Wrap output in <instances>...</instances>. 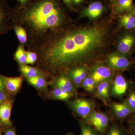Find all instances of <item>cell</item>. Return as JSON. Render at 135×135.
I'll return each mask as SVG.
<instances>
[{
	"label": "cell",
	"instance_id": "13",
	"mask_svg": "<svg viewBox=\"0 0 135 135\" xmlns=\"http://www.w3.org/2000/svg\"><path fill=\"white\" fill-rule=\"evenodd\" d=\"M111 106L115 115L119 119L126 118L134 112L127 101L122 103H112Z\"/></svg>",
	"mask_w": 135,
	"mask_h": 135
},
{
	"label": "cell",
	"instance_id": "33",
	"mask_svg": "<svg viewBox=\"0 0 135 135\" xmlns=\"http://www.w3.org/2000/svg\"><path fill=\"white\" fill-rule=\"evenodd\" d=\"M73 4L74 5H78L81 4L84 2V0H72Z\"/></svg>",
	"mask_w": 135,
	"mask_h": 135
},
{
	"label": "cell",
	"instance_id": "16",
	"mask_svg": "<svg viewBox=\"0 0 135 135\" xmlns=\"http://www.w3.org/2000/svg\"><path fill=\"white\" fill-rule=\"evenodd\" d=\"M27 82L30 85L43 93H47L48 91L49 81L46 77L38 76L33 78H25Z\"/></svg>",
	"mask_w": 135,
	"mask_h": 135
},
{
	"label": "cell",
	"instance_id": "35",
	"mask_svg": "<svg viewBox=\"0 0 135 135\" xmlns=\"http://www.w3.org/2000/svg\"><path fill=\"white\" fill-rule=\"evenodd\" d=\"M131 124L133 127L135 129V116H134L131 120Z\"/></svg>",
	"mask_w": 135,
	"mask_h": 135
},
{
	"label": "cell",
	"instance_id": "18",
	"mask_svg": "<svg viewBox=\"0 0 135 135\" xmlns=\"http://www.w3.org/2000/svg\"><path fill=\"white\" fill-rule=\"evenodd\" d=\"M20 70L25 78H33L38 76L46 77L47 74L38 68L25 65H21Z\"/></svg>",
	"mask_w": 135,
	"mask_h": 135
},
{
	"label": "cell",
	"instance_id": "9",
	"mask_svg": "<svg viewBox=\"0 0 135 135\" xmlns=\"http://www.w3.org/2000/svg\"><path fill=\"white\" fill-rule=\"evenodd\" d=\"M13 102L10 98L0 105V124L4 128L12 126L10 117Z\"/></svg>",
	"mask_w": 135,
	"mask_h": 135
},
{
	"label": "cell",
	"instance_id": "14",
	"mask_svg": "<svg viewBox=\"0 0 135 135\" xmlns=\"http://www.w3.org/2000/svg\"><path fill=\"white\" fill-rule=\"evenodd\" d=\"M128 88V83L121 75L116 76L113 84L112 94L116 96H121L126 93Z\"/></svg>",
	"mask_w": 135,
	"mask_h": 135
},
{
	"label": "cell",
	"instance_id": "38",
	"mask_svg": "<svg viewBox=\"0 0 135 135\" xmlns=\"http://www.w3.org/2000/svg\"><path fill=\"white\" fill-rule=\"evenodd\" d=\"M133 14L135 16V6H134V9H133Z\"/></svg>",
	"mask_w": 135,
	"mask_h": 135
},
{
	"label": "cell",
	"instance_id": "23",
	"mask_svg": "<svg viewBox=\"0 0 135 135\" xmlns=\"http://www.w3.org/2000/svg\"><path fill=\"white\" fill-rule=\"evenodd\" d=\"M14 30L19 41L22 44L26 42L27 36L26 31L22 27L19 25H15Z\"/></svg>",
	"mask_w": 135,
	"mask_h": 135
},
{
	"label": "cell",
	"instance_id": "12",
	"mask_svg": "<svg viewBox=\"0 0 135 135\" xmlns=\"http://www.w3.org/2000/svg\"><path fill=\"white\" fill-rule=\"evenodd\" d=\"M67 75L75 86L77 87L81 85L86 77L87 72L86 69L82 66H76L68 71Z\"/></svg>",
	"mask_w": 135,
	"mask_h": 135
},
{
	"label": "cell",
	"instance_id": "7",
	"mask_svg": "<svg viewBox=\"0 0 135 135\" xmlns=\"http://www.w3.org/2000/svg\"><path fill=\"white\" fill-rule=\"evenodd\" d=\"M6 91L11 95L17 94L21 89L23 77L22 75L16 77H7L2 75Z\"/></svg>",
	"mask_w": 135,
	"mask_h": 135
},
{
	"label": "cell",
	"instance_id": "2",
	"mask_svg": "<svg viewBox=\"0 0 135 135\" xmlns=\"http://www.w3.org/2000/svg\"><path fill=\"white\" fill-rule=\"evenodd\" d=\"M14 20L19 18L36 35L55 31L62 24L64 12L58 0H30L13 9Z\"/></svg>",
	"mask_w": 135,
	"mask_h": 135
},
{
	"label": "cell",
	"instance_id": "3",
	"mask_svg": "<svg viewBox=\"0 0 135 135\" xmlns=\"http://www.w3.org/2000/svg\"><path fill=\"white\" fill-rule=\"evenodd\" d=\"M67 104L75 114L85 119L93 111L94 107L93 101L81 98L68 101Z\"/></svg>",
	"mask_w": 135,
	"mask_h": 135
},
{
	"label": "cell",
	"instance_id": "4",
	"mask_svg": "<svg viewBox=\"0 0 135 135\" xmlns=\"http://www.w3.org/2000/svg\"><path fill=\"white\" fill-rule=\"evenodd\" d=\"M14 22L13 9L7 0H0V35L6 33Z\"/></svg>",
	"mask_w": 135,
	"mask_h": 135
},
{
	"label": "cell",
	"instance_id": "6",
	"mask_svg": "<svg viewBox=\"0 0 135 135\" xmlns=\"http://www.w3.org/2000/svg\"><path fill=\"white\" fill-rule=\"evenodd\" d=\"M107 63L110 68L118 70H125L130 66L131 63L126 56L119 53H113L107 59Z\"/></svg>",
	"mask_w": 135,
	"mask_h": 135
},
{
	"label": "cell",
	"instance_id": "11",
	"mask_svg": "<svg viewBox=\"0 0 135 135\" xmlns=\"http://www.w3.org/2000/svg\"><path fill=\"white\" fill-rule=\"evenodd\" d=\"M135 42V35L127 33L121 38L118 46L119 53L126 55L130 52Z\"/></svg>",
	"mask_w": 135,
	"mask_h": 135
},
{
	"label": "cell",
	"instance_id": "20",
	"mask_svg": "<svg viewBox=\"0 0 135 135\" xmlns=\"http://www.w3.org/2000/svg\"><path fill=\"white\" fill-rule=\"evenodd\" d=\"M121 26L128 30L135 29V16L133 12L122 14L119 19Z\"/></svg>",
	"mask_w": 135,
	"mask_h": 135
},
{
	"label": "cell",
	"instance_id": "24",
	"mask_svg": "<svg viewBox=\"0 0 135 135\" xmlns=\"http://www.w3.org/2000/svg\"><path fill=\"white\" fill-rule=\"evenodd\" d=\"M81 135H98L97 131L94 129L92 126L88 123H81Z\"/></svg>",
	"mask_w": 135,
	"mask_h": 135
},
{
	"label": "cell",
	"instance_id": "36",
	"mask_svg": "<svg viewBox=\"0 0 135 135\" xmlns=\"http://www.w3.org/2000/svg\"><path fill=\"white\" fill-rule=\"evenodd\" d=\"M4 127L0 124V135H2V133L3 131Z\"/></svg>",
	"mask_w": 135,
	"mask_h": 135
},
{
	"label": "cell",
	"instance_id": "15",
	"mask_svg": "<svg viewBox=\"0 0 135 135\" xmlns=\"http://www.w3.org/2000/svg\"><path fill=\"white\" fill-rule=\"evenodd\" d=\"M133 0H117L114 4L113 12L116 14H123L133 12Z\"/></svg>",
	"mask_w": 135,
	"mask_h": 135
},
{
	"label": "cell",
	"instance_id": "8",
	"mask_svg": "<svg viewBox=\"0 0 135 135\" xmlns=\"http://www.w3.org/2000/svg\"><path fill=\"white\" fill-rule=\"evenodd\" d=\"M112 74L110 68L100 65L97 66L92 69L90 76L94 80L96 86L100 83L109 80Z\"/></svg>",
	"mask_w": 135,
	"mask_h": 135
},
{
	"label": "cell",
	"instance_id": "32",
	"mask_svg": "<svg viewBox=\"0 0 135 135\" xmlns=\"http://www.w3.org/2000/svg\"><path fill=\"white\" fill-rule=\"evenodd\" d=\"M5 90V86L3 81L2 75H0V90Z\"/></svg>",
	"mask_w": 135,
	"mask_h": 135
},
{
	"label": "cell",
	"instance_id": "30",
	"mask_svg": "<svg viewBox=\"0 0 135 135\" xmlns=\"http://www.w3.org/2000/svg\"><path fill=\"white\" fill-rule=\"evenodd\" d=\"M107 135H122V134L120 129L113 126L110 128Z\"/></svg>",
	"mask_w": 135,
	"mask_h": 135
},
{
	"label": "cell",
	"instance_id": "31",
	"mask_svg": "<svg viewBox=\"0 0 135 135\" xmlns=\"http://www.w3.org/2000/svg\"><path fill=\"white\" fill-rule=\"evenodd\" d=\"M62 1L67 7L70 9L72 8L73 4L72 0H62Z\"/></svg>",
	"mask_w": 135,
	"mask_h": 135
},
{
	"label": "cell",
	"instance_id": "21",
	"mask_svg": "<svg viewBox=\"0 0 135 135\" xmlns=\"http://www.w3.org/2000/svg\"><path fill=\"white\" fill-rule=\"evenodd\" d=\"M109 123V119L106 114L103 116L98 121L92 126L94 127L95 130L100 133H103L106 130Z\"/></svg>",
	"mask_w": 135,
	"mask_h": 135
},
{
	"label": "cell",
	"instance_id": "29",
	"mask_svg": "<svg viewBox=\"0 0 135 135\" xmlns=\"http://www.w3.org/2000/svg\"><path fill=\"white\" fill-rule=\"evenodd\" d=\"M3 132V135H17L15 127L12 126L4 128Z\"/></svg>",
	"mask_w": 135,
	"mask_h": 135
},
{
	"label": "cell",
	"instance_id": "27",
	"mask_svg": "<svg viewBox=\"0 0 135 135\" xmlns=\"http://www.w3.org/2000/svg\"><path fill=\"white\" fill-rule=\"evenodd\" d=\"M11 96L6 90H0V105L11 98Z\"/></svg>",
	"mask_w": 135,
	"mask_h": 135
},
{
	"label": "cell",
	"instance_id": "26",
	"mask_svg": "<svg viewBox=\"0 0 135 135\" xmlns=\"http://www.w3.org/2000/svg\"><path fill=\"white\" fill-rule=\"evenodd\" d=\"M127 102L131 109L135 112V91H132L130 92Z\"/></svg>",
	"mask_w": 135,
	"mask_h": 135
},
{
	"label": "cell",
	"instance_id": "34",
	"mask_svg": "<svg viewBox=\"0 0 135 135\" xmlns=\"http://www.w3.org/2000/svg\"><path fill=\"white\" fill-rule=\"evenodd\" d=\"M20 3V5H24L27 3L30 0H18Z\"/></svg>",
	"mask_w": 135,
	"mask_h": 135
},
{
	"label": "cell",
	"instance_id": "17",
	"mask_svg": "<svg viewBox=\"0 0 135 135\" xmlns=\"http://www.w3.org/2000/svg\"><path fill=\"white\" fill-rule=\"evenodd\" d=\"M46 93V96L49 99L63 101H68L74 95L57 88H53Z\"/></svg>",
	"mask_w": 135,
	"mask_h": 135
},
{
	"label": "cell",
	"instance_id": "25",
	"mask_svg": "<svg viewBox=\"0 0 135 135\" xmlns=\"http://www.w3.org/2000/svg\"><path fill=\"white\" fill-rule=\"evenodd\" d=\"M26 53L27 56L26 64H33L37 60V55L36 53L32 51H27L26 52Z\"/></svg>",
	"mask_w": 135,
	"mask_h": 135
},
{
	"label": "cell",
	"instance_id": "39",
	"mask_svg": "<svg viewBox=\"0 0 135 135\" xmlns=\"http://www.w3.org/2000/svg\"><path fill=\"white\" fill-rule=\"evenodd\" d=\"M67 135H74L73 134H71V133H69V134H67Z\"/></svg>",
	"mask_w": 135,
	"mask_h": 135
},
{
	"label": "cell",
	"instance_id": "22",
	"mask_svg": "<svg viewBox=\"0 0 135 135\" xmlns=\"http://www.w3.org/2000/svg\"><path fill=\"white\" fill-rule=\"evenodd\" d=\"M15 59L20 65L26 64L27 56L26 52L22 46H20L15 54Z\"/></svg>",
	"mask_w": 135,
	"mask_h": 135
},
{
	"label": "cell",
	"instance_id": "10",
	"mask_svg": "<svg viewBox=\"0 0 135 135\" xmlns=\"http://www.w3.org/2000/svg\"><path fill=\"white\" fill-rule=\"evenodd\" d=\"M104 10V6L102 3L99 1L93 2L84 8L83 10L82 15L90 19H96L102 15Z\"/></svg>",
	"mask_w": 135,
	"mask_h": 135
},
{
	"label": "cell",
	"instance_id": "40",
	"mask_svg": "<svg viewBox=\"0 0 135 135\" xmlns=\"http://www.w3.org/2000/svg\"><path fill=\"white\" fill-rule=\"evenodd\" d=\"M133 135H135V133H134V134H133Z\"/></svg>",
	"mask_w": 135,
	"mask_h": 135
},
{
	"label": "cell",
	"instance_id": "28",
	"mask_svg": "<svg viewBox=\"0 0 135 135\" xmlns=\"http://www.w3.org/2000/svg\"><path fill=\"white\" fill-rule=\"evenodd\" d=\"M89 87V92H92L94 91L96 87L94 80L90 76L86 77L85 78Z\"/></svg>",
	"mask_w": 135,
	"mask_h": 135
},
{
	"label": "cell",
	"instance_id": "5",
	"mask_svg": "<svg viewBox=\"0 0 135 135\" xmlns=\"http://www.w3.org/2000/svg\"><path fill=\"white\" fill-rule=\"evenodd\" d=\"M49 86L52 88H57L72 94H75V86L68 75H61L53 78L49 81Z\"/></svg>",
	"mask_w": 135,
	"mask_h": 135
},
{
	"label": "cell",
	"instance_id": "1",
	"mask_svg": "<svg viewBox=\"0 0 135 135\" xmlns=\"http://www.w3.org/2000/svg\"><path fill=\"white\" fill-rule=\"evenodd\" d=\"M106 32L92 27L68 33L46 46L41 64L49 75L85 62L102 46Z\"/></svg>",
	"mask_w": 135,
	"mask_h": 135
},
{
	"label": "cell",
	"instance_id": "37",
	"mask_svg": "<svg viewBox=\"0 0 135 135\" xmlns=\"http://www.w3.org/2000/svg\"><path fill=\"white\" fill-rule=\"evenodd\" d=\"M109 1H110L112 3L114 4L115 2H116L117 0H109Z\"/></svg>",
	"mask_w": 135,
	"mask_h": 135
},
{
	"label": "cell",
	"instance_id": "19",
	"mask_svg": "<svg viewBox=\"0 0 135 135\" xmlns=\"http://www.w3.org/2000/svg\"><path fill=\"white\" fill-rule=\"evenodd\" d=\"M110 83L109 80L105 81L97 85V96L104 102H106L109 99Z\"/></svg>",
	"mask_w": 135,
	"mask_h": 135
}]
</instances>
